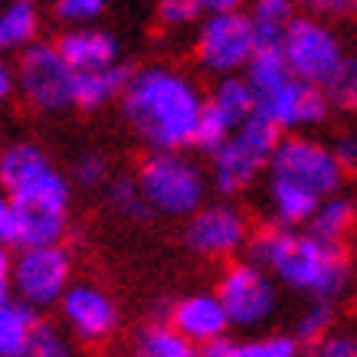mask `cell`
<instances>
[{
	"mask_svg": "<svg viewBox=\"0 0 357 357\" xmlns=\"http://www.w3.org/2000/svg\"><path fill=\"white\" fill-rule=\"evenodd\" d=\"M246 252L279 285L308 298L337 302L341 295H347L357 275L344 243H328L312 236L308 229L282 227V223H269L259 233H252Z\"/></svg>",
	"mask_w": 357,
	"mask_h": 357,
	"instance_id": "obj_1",
	"label": "cell"
},
{
	"mask_svg": "<svg viewBox=\"0 0 357 357\" xmlns=\"http://www.w3.org/2000/svg\"><path fill=\"white\" fill-rule=\"evenodd\" d=\"M206 96L194 79L171 66L131 73L121 92V112L148 148H194Z\"/></svg>",
	"mask_w": 357,
	"mask_h": 357,
	"instance_id": "obj_2",
	"label": "cell"
},
{
	"mask_svg": "<svg viewBox=\"0 0 357 357\" xmlns=\"http://www.w3.org/2000/svg\"><path fill=\"white\" fill-rule=\"evenodd\" d=\"M282 138V128L266 115L252 112L217 151H210V187L223 197H236L259 181V174L269 167V158Z\"/></svg>",
	"mask_w": 357,
	"mask_h": 357,
	"instance_id": "obj_3",
	"label": "cell"
},
{
	"mask_svg": "<svg viewBox=\"0 0 357 357\" xmlns=\"http://www.w3.org/2000/svg\"><path fill=\"white\" fill-rule=\"evenodd\" d=\"M135 177L148 197L151 213L190 217L197 206L206 204L210 177L194 158H187V148H151Z\"/></svg>",
	"mask_w": 357,
	"mask_h": 357,
	"instance_id": "obj_4",
	"label": "cell"
},
{
	"mask_svg": "<svg viewBox=\"0 0 357 357\" xmlns=\"http://www.w3.org/2000/svg\"><path fill=\"white\" fill-rule=\"evenodd\" d=\"M0 187L26 210L66 213L69 210V181L36 144H10L0 151Z\"/></svg>",
	"mask_w": 357,
	"mask_h": 357,
	"instance_id": "obj_5",
	"label": "cell"
},
{
	"mask_svg": "<svg viewBox=\"0 0 357 357\" xmlns=\"http://www.w3.org/2000/svg\"><path fill=\"white\" fill-rule=\"evenodd\" d=\"M279 46L295 76L321 89L337 76V69L347 59L344 43H341L335 26L328 20L308 17V13H295L289 20V26L282 30Z\"/></svg>",
	"mask_w": 357,
	"mask_h": 357,
	"instance_id": "obj_6",
	"label": "cell"
},
{
	"mask_svg": "<svg viewBox=\"0 0 357 357\" xmlns=\"http://www.w3.org/2000/svg\"><path fill=\"white\" fill-rule=\"evenodd\" d=\"M266 171H269V181L302 187L314 197L337 194L344 184V167L337 164L335 151L305 135H282Z\"/></svg>",
	"mask_w": 357,
	"mask_h": 357,
	"instance_id": "obj_7",
	"label": "cell"
},
{
	"mask_svg": "<svg viewBox=\"0 0 357 357\" xmlns=\"http://www.w3.org/2000/svg\"><path fill=\"white\" fill-rule=\"evenodd\" d=\"M217 298L223 302L229 328L256 331L279 312V282L252 259L229 262L217 282Z\"/></svg>",
	"mask_w": 357,
	"mask_h": 357,
	"instance_id": "obj_8",
	"label": "cell"
},
{
	"mask_svg": "<svg viewBox=\"0 0 357 357\" xmlns=\"http://www.w3.org/2000/svg\"><path fill=\"white\" fill-rule=\"evenodd\" d=\"M17 89L40 112H63L76 105V69L56 43H30L17 59Z\"/></svg>",
	"mask_w": 357,
	"mask_h": 357,
	"instance_id": "obj_9",
	"label": "cell"
},
{
	"mask_svg": "<svg viewBox=\"0 0 357 357\" xmlns=\"http://www.w3.org/2000/svg\"><path fill=\"white\" fill-rule=\"evenodd\" d=\"M259 50L256 23L243 10L229 13H206L197 30V63L213 76H236L246 69L252 53Z\"/></svg>",
	"mask_w": 357,
	"mask_h": 357,
	"instance_id": "obj_10",
	"label": "cell"
},
{
	"mask_svg": "<svg viewBox=\"0 0 357 357\" xmlns=\"http://www.w3.org/2000/svg\"><path fill=\"white\" fill-rule=\"evenodd\" d=\"M73 282V256L63 243L23 246L13 256V295L36 312L59 305Z\"/></svg>",
	"mask_w": 357,
	"mask_h": 357,
	"instance_id": "obj_11",
	"label": "cell"
},
{
	"mask_svg": "<svg viewBox=\"0 0 357 357\" xmlns=\"http://www.w3.org/2000/svg\"><path fill=\"white\" fill-rule=\"evenodd\" d=\"M249 217L229 200H217V204L197 206L187 217L184 239L204 259H233L236 252L249 246Z\"/></svg>",
	"mask_w": 357,
	"mask_h": 357,
	"instance_id": "obj_12",
	"label": "cell"
},
{
	"mask_svg": "<svg viewBox=\"0 0 357 357\" xmlns=\"http://www.w3.org/2000/svg\"><path fill=\"white\" fill-rule=\"evenodd\" d=\"M59 314L69 335H76L86 344H102L119 331L121 312L115 298L105 289H98L92 282H69V289L59 298Z\"/></svg>",
	"mask_w": 357,
	"mask_h": 357,
	"instance_id": "obj_13",
	"label": "cell"
},
{
	"mask_svg": "<svg viewBox=\"0 0 357 357\" xmlns=\"http://www.w3.org/2000/svg\"><path fill=\"white\" fill-rule=\"evenodd\" d=\"M259 112H266L282 131H295L325 121V115L331 112V102H328V92L321 86L292 76L289 82H282L279 89H272L269 96L259 98Z\"/></svg>",
	"mask_w": 357,
	"mask_h": 357,
	"instance_id": "obj_14",
	"label": "cell"
},
{
	"mask_svg": "<svg viewBox=\"0 0 357 357\" xmlns=\"http://www.w3.org/2000/svg\"><path fill=\"white\" fill-rule=\"evenodd\" d=\"M164 321H171L197 347L229 335V318L223 312V302L217 298V292H197L187 295V298H177L174 305H167Z\"/></svg>",
	"mask_w": 357,
	"mask_h": 357,
	"instance_id": "obj_15",
	"label": "cell"
},
{
	"mask_svg": "<svg viewBox=\"0 0 357 357\" xmlns=\"http://www.w3.org/2000/svg\"><path fill=\"white\" fill-rule=\"evenodd\" d=\"M59 53L69 59L76 73L89 69H105V66L121 63V46L109 30H98L92 23L86 26H66V33L56 40Z\"/></svg>",
	"mask_w": 357,
	"mask_h": 357,
	"instance_id": "obj_16",
	"label": "cell"
},
{
	"mask_svg": "<svg viewBox=\"0 0 357 357\" xmlns=\"http://www.w3.org/2000/svg\"><path fill=\"white\" fill-rule=\"evenodd\" d=\"M40 325L36 308L17 295L0 298V357H30V344Z\"/></svg>",
	"mask_w": 357,
	"mask_h": 357,
	"instance_id": "obj_17",
	"label": "cell"
},
{
	"mask_svg": "<svg viewBox=\"0 0 357 357\" xmlns=\"http://www.w3.org/2000/svg\"><path fill=\"white\" fill-rule=\"evenodd\" d=\"M131 79L128 66H105V69H89L76 76V105L79 109H102L115 98H121Z\"/></svg>",
	"mask_w": 357,
	"mask_h": 357,
	"instance_id": "obj_18",
	"label": "cell"
},
{
	"mask_svg": "<svg viewBox=\"0 0 357 357\" xmlns=\"http://www.w3.org/2000/svg\"><path fill=\"white\" fill-rule=\"evenodd\" d=\"M305 229L318 239H328V243H344L347 236L357 233V210L354 204L341 194H328L321 197V204L314 206V213L308 217Z\"/></svg>",
	"mask_w": 357,
	"mask_h": 357,
	"instance_id": "obj_19",
	"label": "cell"
},
{
	"mask_svg": "<svg viewBox=\"0 0 357 357\" xmlns=\"http://www.w3.org/2000/svg\"><path fill=\"white\" fill-rule=\"evenodd\" d=\"M40 13L36 0H7L0 7V53H20L36 43Z\"/></svg>",
	"mask_w": 357,
	"mask_h": 357,
	"instance_id": "obj_20",
	"label": "cell"
},
{
	"mask_svg": "<svg viewBox=\"0 0 357 357\" xmlns=\"http://www.w3.org/2000/svg\"><path fill=\"white\" fill-rule=\"evenodd\" d=\"M206 105H213L233 128H239L252 112L259 109V102H256V92H252V86H249V79L239 76V73L236 76H220L217 89L206 96Z\"/></svg>",
	"mask_w": 357,
	"mask_h": 357,
	"instance_id": "obj_21",
	"label": "cell"
},
{
	"mask_svg": "<svg viewBox=\"0 0 357 357\" xmlns=\"http://www.w3.org/2000/svg\"><path fill=\"white\" fill-rule=\"evenodd\" d=\"M138 357H204L194 341H187L171 321L158 318L154 325H148L135 341Z\"/></svg>",
	"mask_w": 357,
	"mask_h": 357,
	"instance_id": "obj_22",
	"label": "cell"
},
{
	"mask_svg": "<svg viewBox=\"0 0 357 357\" xmlns=\"http://www.w3.org/2000/svg\"><path fill=\"white\" fill-rule=\"evenodd\" d=\"M295 13H298L295 0H249V17L256 23L259 43H279L282 30L289 26Z\"/></svg>",
	"mask_w": 357,
	"mask_h": 357,
	"instance_id": "obj_23",
	"label": "cell"
},
{
	"mask_svg": "<svg viewBox=\"0 0 357 357\" xmlns=\"http://www.w3.org/2000/svg\"><path fill=\"white\" fill-rule=\"evenodd\" d=\"M305 344L295 335H259L233 341V357H302Z\"/></svg>",
	"mask_w": 357,
	"mask_h": 357,
	"instance_id": "obj_24",
	"label": "cell"
},
{
	"mask_svg": "<svg viewBox=\"0 0 357 357\" xmlns=\"http://www.w3.org/2000/svg\"><path fill=\"white\" fill-rule=\"evenodd\" d=\"M328 331H335V302L312 298V302L302 308L298 321H295V337L308 347V344H314V341H321Z\"/></svg>",
	"mask_w": 357,
	"mask_h": 357,
	"instance_id": "obj_25",
	"label": "cell"
},
{
	"mask_svg": "<svg viewBox=\"0 0 357 357\" xmlns=\"http://www.w3.org/2000/svg\"><path fill=\"white\" fill-rule=\"evenodd\" d=\"M109 200H112V206L119 210L121 217L144 220L148 213H151L148 197H144V190H141L138 177H112L109 181Z\"/></svg>",
	"mask_w": 357,
	"mask_h": 357,
	"instance_id": "obj_26",
	"label": "cell"
},
{
	"mask_svg": "<svg viewBox=\"0 0 357 357\" xmlns=\"http://www.w3.org/2000/svg\"><path fill=\"white\" fill-rule=\"evenodd\" d=\"M325 92H328L331 109L357 112V59L354 56H347L344 66L337 69V76L325 86Z\"/></svg>",
	"mask_w": 357,
	"mask_h": 357,
	"instance_id": "obj_27",
	"label": "cell"
},
{
	"mask_svg": "<svg viewBox=\"0 0 357 357\" xmlns=\"http://www.w3.org/2000/svg\"><path fill=\"white\" fill-rule=\"evenodd\" d=\"M23 236H26V210L0 187V243H7L10 249H20Z\"/></svg>",
	"mask_w": 357,
	"mask_h": 357,
	"instance_id": "obj_28",
	"label": "cell"
},
{
	"mask_svg": "<svg viewBox=\"0 0 357 357\" xmlns=\"http://www.w3.org/2000/svg\"><path fill=\"white\" fill-rule=\"evenodd\" d=\"M30 357H79V354L69 347V341L63 337L59 328L40 318L36 335H33V344H30Z\"/></svg>",
	"mask_w": 357,
	"mask_h": 357,
	"instance_id": "obj_29",
	"label": "cell"
},
{
	"mask_svg": "<svg viewBox=\"0 0 357 357\" xmlns=\"http://www.w3.org/2000/svg\"><path fill=\"white\" fill-rule=\"evenodd\" d=\"M56 20L66 26H86L105 13V0H56Z\"/></svg>",
	"mask_w": 357,
	"mask_h": 357,
	"instance_id": "obj_30",
	"label": "cell"
},
{
	"mask_svg": "<svg viewBox=\"0 0 357 357\" xmlns=\"http://www.w3.org/2000/svg\"><path fill=\"white\" fill-rule=\"evenodd\" d=\"M302 357H357V337L344 331H328L321 341L308 344Z\"/></svg>",
	"mask_w": 357,
	"mask_h": 357,
	"instance_id": "obj_31",
	"label": "cell"
},
{
	"mask_svg": "<svg viewBox=\"0 0 357 357\" xmlns=\"http://www.w3.org/2000/svg\"><path fill=\"white\" fill-rule=\"evenodd\" d=\"M158 17L167 26H187L204 17L200 0H158Z\"/></svg>",
	"mask_w": 357,
	"mask_h": 357,
	"instance_id": "obj_32",
	"label": "cell"
},
{
	"mask_svg": "<svg viewBox=\"0 0 357 357\" xmlns=\"http://www.w3.org/2000/svg\"><path fill=\"white\" fill-rule=\"evenodd\" d=\"M76 181H79V187H102V184H109V181H112L109 161H105L102 154H96V151L82 154V158L76 161Z\"/></svg>",
	"mask_w": 357,
	"mask_h": 357,
	"instance_id": "obj_33",
	"label": "cell"
},
{
	"mask_svg": "<svg viewBox=\"0 0 357 357\" xmlns=\"http://www.w3.org/2000/svg\"><path fill=\"white\" fill-rule=\"evenodd\" d=\"M298 13L318 17V20H341L347 13H354V0H295Z\"/></svg>",
	"mask_w": 357,
	"mask_h": 357,
	"instance_id": "obj_34",
	"label": "cell"
},
{
	"mask_svg": "<svg viewBox=\"0 0 357 357\" xmlns=\"http://www.w3.org/2000/svg\"><path fill=\"white\" fill-rule=\"evenodd\" d=\"M331 151H335L337 164L344 167V174L357 171V135H344V138H337L335 144H331Z\"/></svg>",
	"mask_w": 357,
	"mask_h": 357,
	"instance_id": "obj_35",
	"label": "cell"
},
{
	"mask_svg": "<svg viewBox=\"0 0 357 357\" xmlns=\"http://www.w3.org/2000/svg\"><path fill=\"white\" fill-rule=\"evenodd\" d=\"M13 295V252L7 243H0V298Z\"/></svg>",
	"mask_w": 357,
	"mask_h": 357,
	"instance_id": "obj_36",
	"label": "cell"
},
{
	"mask_svg": "<svg viewBox=\"0 0 357 357\" xmlns=\"http://www.w3.org/2000/svg\"><path fill=\"white\" fill-rule=\"evenodd\" d=\"M249 0H200L204 7V17L206 13H229V10H243Z\"/></svg>",
	"mask_w": 357,
	"mask_h": 357,
	"instance_id": "obj_37",
	"label": "cell"
},
{
	"mask_svg": "<svg viewBox=\"0 0 357 357\" xmlns=\"http://www.w3.org/2000/svg\"><path fill=\"white\" fill-rule=\"evenodd\" d=\"M13 89H17V73L0 59V102H7L13 96Z\"/></svg>",
	"mask_w": 357,
	"mask_h": 357,
	"instance_id": "obj_38",
	"label": "cell"
},
{
	"mask_svg": "<svg viewBox=\"0 0 357 357\" xmlns=\"http://www.w3.org/2000/svg\"><path fill=\"white\" fill-rule=\"evenodd\" d=\"M354 17H357V0H354Z\"/></svg>",
	"mask_w": 357,
	"mask_h": 357,
	"instance_id": "obj_39",
	"label": "cell"
},
{
	"mask_svg": "<svg viewBox=\"0 0 357 357\" xmlns=\"http://www.w3.org/2000/svg\"><path fill=\"white\" fill-rule=\"evenodd\" d=\"M354 59H357V53H354Z\"/></svg>",
	"mask_w": 357,
	"mask_h": 357,
	"instance_id": "obj_40",
	"label": "cell"
}]
</instances>
